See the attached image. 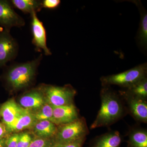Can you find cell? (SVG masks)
<instances>
[{
	"label": "cell",
	"mask_w": 147,
	"mask_h": 147,
	"mask_svg": "<svg viewBox=\"0 0 147 147\" xmlns=\"http://www.w3.org/2000/svg\"><path fill=\"white\" fill-rule=\"evenodd\" d=\"M100 97L101 106L96 118L91 125V129L110 126L128 113L120 95L109 87H102Z\"/></svg>",
	"instance_id": "6da1fadb"
},
{
	"label": "cell",
	"mask_w": 147,
	"mask_h": 147,
	"mask_svg": "<svg viewBox=\"0 0 147 147\" xmlns=\"http://www.w3.org/2000/svg\"><path fill=\"white\" fill-rule=\"evenodd\" d=\"M42 55L31 61L14 64L7 67L1 76L7 90L16 92L26 89L33 83Z\"/></svg>",
	"instance_id": "7a4b0ae2"
},
{
	"label": "cell",
	"mask_w": 147,
	"mask_h": 147,
	"mask_svg": "<svg viewBox=\"0 0 147 147\" xmlns=\"http://www.w3.org/2000/svg\"><path fill=\"white\" fill-rule=\"evenodd\" d=\"M147 73L145 63L121 73L102 76L100 81L102 87L116 85L126 88L147 77Z\"/></svg>",
	"instance_id": "3957f363"
},
{
	"label": "cell",
	"mask_w": 147,
	"mask_h": 147,
	"mask_svg": "<svg viewBox=\"0 0 147 147\" xmlns=\"http://www.w3.org/2000/svg\"><path fill=\"white\" fill-rule=\"evenodd\" d=\"M89 133L86 121L83 117L70 123L57 126L53 140L55 144H66L86 137Z\"/></svg>",
	"instance_id": "277c9868"
},
{
	"label": "cell",
	"mask_w": 147,
	"mask_h": 147,
	"mask_svg": "<svg viewBox=\"0 0 147 147\" xmlns=\"http://www.w3.org/2000/svg\"><path fill=\"white\" fill-rule=\"evenodd\" d=\"M46 103L53 107H59L74 103L76 90L71 85L58 86L50 85H40Z\"/></svg>",
	"instance_id": "5b68a950"
},
{
	"label": "cell",
	"mask_w": 147,
	"mask_h": 147,
	"mask_svg": "<svg viewBox=\"0 0 147 147\" xmlns=\"http://www.w3.org/2000/svg\"><path fill=\"white\" fill-rule=\"evenodd\" d=\"M119 94L126 102L127 110L131 117L138 122L147 123V99L127 94L123 90L119 91Z\"/></svg>",
	"instance_id": "8992f818"
},
{
	"label": "cell",
	"mask_w": 147,
	"mask_h": 147,
	"mask_svg": "<svg viewBox=\"0 0 147 147\" xmlns=\"http://www.w3.org/2000/svg\"><path fill=\"white\" fill-rule=\"evenodd\" d=\"M18 45L10 31L4 29L0 31V68L5 67L18 54Z\"/></svg>",
	"instance_id": "52a82bcc"
},
{
	"label": "cell",
	"mask_w": 147,
	"mask_h": 147,
	"mask_svg": "<svg viewBox=\"0 0 147 147\" xmlns=\"http://www.w3.org/2000/svg\"><path fill=\"white\" fill-rule=\"evenodd\" d=\"M26 24L23 17L18 14L10 1L0 0V26L5 30L10 31L13 27L24 26Z\"/></svg>",
	"instance_id": "ba28073f"
},
{
	"label": "cell",
	"mask_w": 147,
	"mask_h": 147,
	"mask_svg": "<svg viewBox=\"0 0 147 147\" xmlns=\"http://www.w3.org/2000/svg\"><path fill=\"white\" fill-rule=\"evenodd\" d=\"M31 16V28L32 42L37 51H43L44 55L50 56L52 53L47 47L46 30L43 24L38 18L36 13L33 12Z\"/></svg>",
	"instance_id": "9c48e42d"
},
{
	"label": "cell",
	"mask_w": 147,
	"mask_h": 147,
	"mask_svg": "<svg viewBox=\"0 0 147 147\" xmlns=\"http://www.w3.org/2000/svg\"><path fill=\"white\" fill-rule=\"evenodd\" d=\"M18 104L22 108L33 113L46 103L40 86L25 92L18 98Z\"/></svg>",
	"instance_id": "30bf717a"
},
{
	"label": "cell",
	"mask_w": 147,
	"mask_h": 147,
	"mask_svg": "<svg viewBox=\"0 0 147 147\" xmlns=\"http://www.w3.org/2000/svg\"><path fill=\"white\" fill-rule=\"evenodd\" d=\"M24 110V108L13 98L8 99L0 105V121L8 129L15 122Z\"/></svg>",
	"instance_id": "8fae6325"
},
{
	"label": "cell",
	"mask_w": 147,
	"mask_h": 147,
	"mask_svg": "<svg viewBox=\"0 0 147 147\" xmlns=\"http://www.w3.org/2000/svg\"><path fill=\"white\" fill-rule=\"evenodd\" d=\"M52 122L57 126L70 123L80 118L79 110L74 103L53 107Z\"/></svg>",
	"instance_id": "7c38bea8"
},
{
	"label": "cell",
	"mask_w": 147,
	"mask_h": 147,
	"mask_svg": "<svg viewBox=\"0 0 147 147\" xmlns=\"http://www.w3.org/2000/svg\"><path fill=\"white\" fill-rule=\"evenodd\" d=\"M35 137L53 139L57 131V126L50 121L37 122L30 129Z\"/></svg>",
	"instance_id": "4fadbf2b"
},
{
	"label": "cell",
	"mask_w": 147,
	"mask_h": 147,
	"mask_svg": "<svg viewBox=\"0 0 147 147\" xmlns=\"http://www.w3.org/2000/svg\"><path fill=\"white\" fill-rule=\"evenodd\" d=\"M121 141L118 131H109L96 137L88 147H120Z\"/></svg>",
	"instance_id": "5bb4252c"
},
{
	"label": "cell",
	"mask_w": 147,
	"mask_h": 147,
	"mask_svg": "<svg viewBox=\"0 0 147 147\" xmlns=\"http://www.w3.org/2000/svg\"><path fill=\"white\" fill-rule=\"evenodd\" d=\"M35 123V122L31 112L24 109L21 115L7 130L10 134L22 132L26 129L30 130Z\"/></svg>",
	"instance_id": "9a60e30c"
},
{
	"label": "cell",
	"mask_w": 147,
	"mask_h": 147,
	"mask_svg": "<svg viewBox=\"0 0 147 147\" xmlns=\"http://www.w3.org/2000/svg\"><path fill=\"white\" fill-rule=\"evenodd\" d=\"M127 147H147V131L146 129L134 128L129 131Z\"/></svg>",
	"instance_id": "2e32d148"
},
{
	"label": "cell",
	"mask_w": 147,
	"mask_h": 147,
	"mask_svg": "<svg viewBox=\"0 0 147 147\" xmlns=\"http://www.w3.org/2000/svg\"><path fill=\"white\" fill-rule=\"evenodd\" d=\"M12 5L24 13L31 14L40 11L42 8V1L38 0H11Z\"/></svg>",
	"instance_id": "e0dca14e"
},
{
	"label": "cell",
	"mask_w": 147,
	"mask_h": 147,
	"mask_svg": "<svg viewBox=\"0 0 147 147\" xmlns=\"http://www.w3.org/2000/svg\"><path fill=\"white\" fill-rule=\"evenodd\" d=\"M124 91L127 94L147 99V78L142 79L131 86L125 88Z\"/></svg>",
	"instance_id": "ac0fdd59"
},
{
	"label": "cell",
	"mask_w": 147,
	"mask_h": 147,
	"mask_svg": "<svg viewBox=\"0 0 147 147\" xmlns=\"http://www.w3.org/2000/svg\"><path fill=\"white\" fill-rule=\"evenodd\" d=\"M140 8L141 21L138 32V42L140 46L146 48L147 45V13L144 9Z\"/></svg>",
	"instance_id": "d6986e66"
},
{
	"label": "cell",
	"mask_w": 147,
	"mask_h": 147,
	"mask_svg": "<svg viewBox=\"0 0 147 147\" xmlns=\"http://www.w3.org/2000/svg\"><path fill=\"white\" fill-rule=\"evenodd\" d=\"M53 112V106L46 103L38 110L32 113L36 123L43 121H52Z\"/></svg>",
	"instance_id": "ffe728a7"
},
{
	"label": "cell",
	"mask_w": 147,
	"mask_h": 147,
	"mask_svg": "<svg viewBox=\"0 0 147 147\" xmlns=\"http://www.w3.org/2000/svg\"><path fill=\"white\" fill-rule=\"evenodd\" d=\"M34 136L30 131H22L20 132L17 147H28Z\"/></svg>",
	"instance_id": "44dd1931"
},
{
	"label": "cell",
	"mask_w": 147,
	"mask_h": 147,
	"mask_svg": "<svg viewBox=\"0 0 147 147\" xmlns=\"http://www.w3.org/2000/svg\"><path fill=\"white\" fill-rule=\"evenodd\" d=\"M55 144L53 139H43L34 137L28 147H53Z\"/></svg>",
	"instance_id": "7402d4cb"
},
{
	"label": "cell",
	"mask_w": 147,
	"mask_h": 147,
	"mask_svg": "<svg viewBox=\"0 0 147 147\" xmlns=\"http://www.w3.org/2000/svg\"><path fill=\"white\" fill-rule=\"evenodd\" d=\"M19 133H11L6 138L4 147H17Z\"/></svg>",
	"instance_id": "603a6c76"
},
{
	"label": "cell",
	"mask_w": 147,
	"mask_h": 147,
	"mask_svg": "<svg viewBox=\"0 0 147 147\" xmlns=\"http://www.w3.org/2000/svg\"><path fill=\"white\" fill-rule=\"evenodd\" d=\"M86 137L82 138L74 142L66 144H55L53 147H82Z\"/></svg>",
	"instance_id": "cb8c5ba5"
},
{
	"label": "cell",
	"mask_w": 147,
	"mask_h": 147,
	"mask_svg": "<svg viewBox=\"0 0 147 147\" xmlns=\"http://www.w3.org/2000/svg\"><path fill=\"white\" fill-rule=\"evenodd\" d=\"M42 8L54 9L57 8L61 3L60 0H44L42 1Z\"/></svg>",
	"instance_id": "d4e9b609"
},
{
	"label": "cell",
	"mask_w": 147,
	"mask_h": 147,
	"mask_svg": "<svg viewBox=\"0 0 147 147\" xmlns=\"http://www.w3.org/2000/svg\"><path fill=\"white\" fill-rule=\"evenodd\" d=\"M9 134L5 125L0 121V140L6 138Z\"/></svg>",
	"instance_id": "484cf974"
},
{
	"label": "cell",
	"mask_w": 147,
	"mask_h": 147,
	"mask_svg": "<svg viewBox=\"0 0 147 147\" xmlns=\"http://www.w3.org/2000/svg\"><path fill=\"white\" fill-rule=\"evenodd\" d=\"M6 138L0 140V147H4Z\"/></svg>",
	"instance_id": "4316f807"
}]
</instances>
